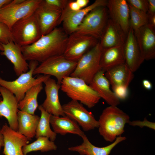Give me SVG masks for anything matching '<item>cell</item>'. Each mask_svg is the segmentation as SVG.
<instances>
[{"label":"cell","instance_id":"35","mask_svg":"<svg viewBox=\"0 0 155 155\" xmlns=\"http://www.w3.org/2000/svg\"><path fill=\"white\" fill-rule=\"evenodd\" d=\"M113 92L117 98L120 100L126 99L128 95V88L118 86L112 88Z\"/></svg>","mask_w":155,"mask_h":155},{"label":"cell","instance_id":"23","mask_svg":"<svg viewBox=\"0 0 155 155\" xmlns=\"http://www.w3.org/2000/svg\"><path fill=\"white\" fill-rule=\"evenodd\" d=\"M82 137L83 142L81 144L69 147L68 150L77 152L81 155H109L116 145L126 139L125 137L120 136L117 137L113 143L108 146L99 147L93 145L86 135Z\"/></svg>","mask_w":155,"mask_h":155},{"label":"cell","instance_id":"6","mask_svg":"<svg viewBox=\"0 0 155 155\" xmlns=\"http://www.w3.org/2000/svg\"><path fill=\"white\" fill-rule=\"evenodd\" d=\"M102 50L99 41L80 59L70 76L81 79L89 85L96 74L101 70L100 61Z\"/></svg>","mask_w":155,"mask_h":155},{"label":"cell","instance_id":"19","mask_svg":"<svg viewBox=\"0 0 155 155\" xmlns=\"http://www.w3.org/2000/svg\"><path fill=\"white\" fill-rule=\"evenodd\" d=\"M123 49L125 63L134 73L143 62L134 31L131 27L123 45Z\"/></svg>","mask_w":155,"mask_h":155},{"label":"cell","instance_id":"41","mask_svg":"<svg viewBox=\"0 0 155 155\" xmlns=\"http://www.w3.org/2000/svg\"><path fill=\"white\" fill-rule=\"evenodd\" d=\"M148 24L152 27L155 28V15H149Z\"/></svg>","mask_w":155,"mask_h":155},{"label":"cell","instance_id":"20","mask_svg":"<svg viewBox=\"0 0 155 155\" xmlns=\"http://www.w3.org/2000/svg\"><path fill=\"white\" fill-rule=\"evenodd\" d=\"M104 73L101 70L98 71L89 85L110 106H117L120 104V100L110 89V84Z\"/></svg>","mask_w":155,"mask_h":155},{"label":"cell","instance_id":"5","mask_svg":"<svg viewBox=\"0 0 155 155\" xmlns=\"http://www.w3.org/2000/svg\"><path fill=\"white\" fill-rule=\"evenodd\" d=\"M11 30L13 42L21 47L33 43L42 36L34 13L17 22Z\"/></svg>","mask_w":155,"mask_h":155},{"label":"cell","instance_id":"13","mask_svg":"<svg viewBox=\"0 0 155 155\" xmlns=\"http://www.w3.org/2000/svg\"><path fill=\"white\" fill-rule=\"evenodd\" d=\"M62 13V11L47 5L42 0L34 12L42 36L50 33L59 24Z\"/></svg>","mask_w":155,"mask_h":155},{"label":"cell","instance_id":"18","mask_svg":"<svg viewBox=\"0 0 155 155\" xmlns=\"http://www.w3.org/2000/svg\"><path fill=\"white\" fill-rule=\"evenodd\" d=\"M44 83L45 85L44 90L46 97L41 105L51 115L58 116H65L58 95L61 85L58 84L55 80L50 78Z\"/></svg>","mask_w":155,"mask_h":155},{"label":"cell","instance_id":"1","mask_svg":"<svg viewBox=\"0 0 155 155\" xmlns=\"http://www.w3.org/2000/svg\"><path fill=\"white\" fill-rule=\"evenodd\" d=\"M69 35L62 28H55L29 45L21 47L26 61L42 63L52 57L63 55Z\"/></svg>","mask_w":155,"mask_h":155},{"label":"cell","instance_id":"10","mask_svg":"<svg viewBox=\"0 0 155 155\" xmlns=\"http://www.w3.org/2000/svg\"><path fill=\"white\" fill-rule=\"evenodd\" d=\"M99 41L92 36L74 32L69 35L63 55L68 60L77 62Z\"/></svg>","mask_w":155,"mask_h":155},{"label":"cell","instance_id":"36","mask_svg":"<svg viewBox=\"0 0 155 155\" xmlns=\"http://www.w3.org/2000/svg\"><path fill=\"white\" fill-rule=\"evenodd\" d=\"M128 123L130 125L133 126H138L141 128L144 127H146L154 130L155 129V123L149 121L147 120L146 117L144 118L143 121L139 120L132 121H130Z\"/></svg>","mask_w":155,"mask_h":155},{"label":"cell","instance_id":"39","mask_svg":"<svg viewBox=\"0 0 155 155\" xmlns=\"http://www.w3.org/2000/svg\"><path fill=\"white\" fill-rule=\"evenodd\" d=\"M142 84L145 89L148 90H150L152 88V83L149 80L144 79L142 81Z\"/></svg>","mask_w":155,"mask_h":155},{"label":"cell","instance_id":"27","mask_svg":"<svg viewBox=\"0 0 155 155\" xmlns=\"http://www.w3.org/2000/svg\"><path fill=\"white\" fill-rule=\"evenodd\" d=\"M40 117L19 110L18 112V131L29 140L36 135V131Z\"/></svg>","mask_w":155,"mask_h":155},{"label":"cell","instance_id":"42","mask_svg":"<svg viewBox=\"0 0 155 155\" xmlns=\"http://www.w3.org/2000/svg\"><path fill=\"white\" fill-rule=\"evenodd\" d=\"M4 145V141L3 135L1 131V128L0 124V151L1 148L3 147Z\"/></svg>","mask_w":155,"mask_h":155},{"label":"cell","instance_id":"28","mask_svg":"<svg viewBox=\"0 0 155 155\" xmlns=\"http://www.w3.org/2000/svg\"><path fill=\"white\" fill-rule=\"evenodd\" d=\"M42 83L38 84L31 87L26 93L23 99L18 102L19 110L31 115L38 107L37 97L43 89Z\"/></svg>","mask_w":155,"mask_h":155},{"label":"cell","instance_id":"8","mask_svg":"<svg viewBox=\"0 0 155 155\" xmlns=\"http://www.w3.org/2000/svg\"><path fill=\"white\" fill-rule=\"evenodd\" d=\"M42 0H24L20 3L12 0L0 9V22L11 30L13 25L20 19L33 13Z\"/></svg>","mask_w":155,"mask_h":155},{"label":"cell","instance_id":"2","mask_svg":"<svg viewBox=\"0 0 155 155\" xmlns=\"http://www.w3.org/2000/svg\"><path fill=\"white\" fill-rule=\"evenodd\" d=\"M129 115L116 106H110L103 111L99 120L98 131L106 141L113 142L124 132Z\"/></svg>","mask_w":155,"mask_h":155},{"label":"cell","instance_id":"31","mask_svg":"<svg viewBox=\"0 0 155 155\" xmlns=\"http://www.w3.org/2000/svg\"><path fill=\"white\" fill-rule=\"evenodd\" d=\"M128 5L129 9L130 26L134 32L148 24L149 15L147 13L137 9Z\"/></svg>","mask_w":155,"mask_h":155},{"label":"cell","instance_id":"29","mask_svg":"<svg viewBox=\"0 0 155 155\" xmlns=\"http://www.w3.org/2000/svg\"><path fill=\"white\" fill-rule=\"evenodd\" d=\"M38 108L41 112V115L35 137L36 139L41 136L45 137L54 142L56 139L57 134L51 130L50 127V120L51 115L47 112L41 105Z\"/></svg>","mask_w":155,"mask_h":155},{"label":"cell","instance_id":"25","mask_svg":"<svg viewBox=\"0 0 155 155\" xmlns=\"http://www.w3.org/2000/svg\"><path fill=\"white\" fill-rule=\"evenodd\" d=\"M50 122L53 131L56 134L64 135L71 133L81 137L85 135L78 124L66 115L58 116L51 115Z\"/></svg>","mask_w":155,"mask_h":155},{"label":"cell","instance_id":"34","mask_svg":"<svg viewBox=\"0 0 155 155\" xmlns=\"http://www.w3.org/2000/svg\"><path fill=\"white\" fill-rule=\"evenodd\" d=\"M43 1L47 5L62 11L66 7L69 1L67 0H43Z\"/></svg>","mask_w":155,"mask_h":155},{"label":"cell","instance_id":"17","mask_svg":"<svg viewBox=\"0 0 155 155\" xmlns=\"http://www.w3.org/2000/svg\"><path fill=\"white\" fill-rule=\"evenodd\" d=\"M4 141L3 153L4 155H24L23 147L29 140L18 131L11 129L7 123L1 128Z\"/></svg>","mask_w":155,"mask_h":155},{"label":"cell","instance_id":"11","mask_svg":"<svg viewBox=\"0 0 155 155\" xmlns=\"http://www.w3.org/2000/svg\"><path fill=\"white\" fill-rule=\"evenodd\" d=\"M65 115L75 121L85 131L94 129L99 127V122L91 112L82 104L71 100L62 105Z\"/></svg>","mask_w":155,"mask_h":155},{"label":"cell","instance_id":"7","mask_svg":"<svg viewBox=\"0 0 155 155\" xmlns=\"http://www.w3.org/2000/svg\"><path fill=\"white\" fill-rule=\"evenodd\" d=\"M77 62L67 59L63 55H55L41 63L34 70L33 75L42 74L52 75L61 85L63 78L70 76L75 69Z\"/></svg>","mask_w":155,"mask_h":155},{"label":"cell","instance_id":"14","mask_svg":"<svg viewBox=\"0 0 155 155\" xmlns=\"http://www.w3.org/2000/svg\"><path fill=\"white\" fill-rule=\"evenodd\" d=\"M0 118L5 117L9 126L18 131V102L14 95L5 88L0 86Z\"/></svg>","mask_w":155,"mask_h":155},{"label":"cell","instance_id":"33","mask_svg":"<svg viewBox=\"0 0 155 155\" xmlns=\"http://www.w3.org/2000/svg\"><path fill=\"white\" fill-rule=\"evenodd\" d=\"M127 3L135 9L147 13L148 11V0H127Z\"/></svg>","mask_w":155,"mask_h":155},{"label":"cell","instance_id":"38","mask_svg":"<svg viewBox=\"0 0 155 155\" xmlns=\"http://www.w3.org/2000/svg\"><path fill=\"white\" fill-rule=\"evenodd\" d=\"M67 7L70 10L72 11H77L81 9L76 1H69Z\"/></svg>","mask_w":155,"mask_h":155},{"label":"cell","instance_id":"26","mask_svg":"<svg viewBox=\"0 0 155 155\" xmlns=\"http://www.w3.org/2000/svg\"><path fill=\"white\" fill-rule=\"evenodd\" d=\"M125 62L123 45L102 50L100 59V66L101 70L105 72Z\"/></svg>","mask_w":155,"mask_h":155},{"label":"cell","instance_id":"22","mask_svg":"<svg viewBox=\"0 0 155 155\" xmlns=\"http://www.w3.org/2000/svg\"><path fill=\"white\" fill-rule=\"evenodd\" d=\"M127 35L118 26L109 18L99 40L102 49L123 45Z\"/></svg>","mask_w":155,"mask_h":155},{"label":"cell","instance_id":"40","mask_svg":"<svg viewBox=\"0 0 155 155\" xmlns=\"http://www.w3.org/2000/svg\"><path fill=\"white\" fill-rule=\"evenodd\" d=\"M75 1L81 9L87 7L90 2L89 0H76Z\"/></svg>","mask_w":155,"mask_h":155},{"label":"cell","instance_id":"9","mask_svg":"<svg viewBox=\"0 0 155 155\" xmlns=\"http://www.w3.org/2000/svg\"><path fill=\"white\" fill-rule=\"evenodd\" d=\"M108 19L106 7H97L85 16L75 32L92 36L100 40Z\"/></svg>","mask_w":155,"mask_h":155},{"label":"cell","instance_id":"4","mask_svg":"<svg viewBox=\"0 0 155 155\" xmlns=\"http://www.w3.org/2000/svg\"><path fill=\"white\" fill-rule=\"evenodd\" d=\"M38 62L30 61L29 70L21 74L16 79L8 81L0 77V86L3 87L13 94L19 102L24 97L26 92L33 86L44 82L51 76L39 75L36 78L33 77L34 70L38 65Z\"/></svg>","mask_w":155,"mask_h":155},{"label":"cell","instance_id":"43","mask_svg":"<svg viewBox=\"0 0 155 155\" xmlns=\"http://www.w3.org/2000/svg\"><path fill=\"white\" fill-rule=\"evenodd\" d=\"M11 0H0V9L4 5L10 3Z\"/></svg>","mask_w":155,"mask_h":155},{"label":"cell","instance_id":"32","mask_svg":"<svg viewBox=\"0 0 155 155\" xmlns=\"http://www.w3.org/2000/svg\"><path fill=\"white\" fill-rule=\"evenodd\" d=\"M13 41L11 30L5 24L0 22V44H6Z\"/></svg>","mask_w":155,"mask_h":155},{"label":"cell","instance_id":"37","mask_svg":"<svg viewBox=\"0 0 155 155\" xmlns=\"http://www.w3.org/2000/svg\"><path fill=\"white\" fill-rule=\"evenodd\" d=\"M148 11L147 14L149 15H155V0H148Z\"/></svg>","mask_w":155,"mask_h":155},{"label":"cell","instance_id":"12","mask_svg":"<svg viewBox=\"0 0 155 155\" xmlns=\"http://www.w3.org/2000/svg\"><path fill=\"white\" fill-rule=\"evenodd\" d=\"M108 0H96L91 4L77 11L70 10L67 6L62 11L59 24L68 35L75 32L85 16L90 11L99 7H106Z\"/></svg>","mask_w":155,"mask_h":155},{"label":"cell","instance_id":"16","mask_svg":"<svg viewBox=\"0 0 155 155\" xmlns=\"http://www.w3.org/2000/svg\"><path fill=\"white\" fill-rule=\"evenodd\" d=\"M109 17L127 35L130 26L129 9L126 0H109L106 5Z\"/></svg>","mask_w":155,"mask_h":155},{"label":"cell","instance_id":"15","mask_svg":"<svg viewBox=\"0 0 155 155\" xmlns=\"http://www.w3.org/2000/svg\"><path fill=\"white\" fill-rule=\"evenodd\" d=\"M143 62L155 57V28L148 24L134 32Z\"/></svg>","mask_w":155,"mask_h":155},{"label":"cell","instance_id":"3","mask_svg":"<svg viewBox=\"0 0 155 155\" xmlns=\"http://www.w3.org/2000/svg\"><path fill=\"white\" fill-rule=\"evenodd\" d=\"M60 85L61 90L71 100L80 102L88 108L94 106L101 98L97 93L81 79L65 77Z\"/></svg>","mask_w":155,"mask_h":155},{"label":"cell","instance_id":"21","mask_svg":"<svg viewBox=\"0 0 155 155\" xmlns=\"http://www.w3.org/2000/svg\"><path fill=\"white\" fill-rule=\"evenodd\" d=\"M0 44L3 48L1 55L5 56L12 63L16 75L19 76L26 72L29 69V65L22 53L21 47L13 41Z\"/></svg>","mask_w":155,"mask_h":155},{"label":"cell","instance_id":"24","mask_svg":"<svg viewBox=\"0 0 155 155\" xmlns=\"http://www.w3.org/2000/svg\"><path fill=\"white\" fill-rule=\"evenodd\" d=\"M104 75L112 88L118 86L128 88L134 77L133 72L125 63L108 70Z\"/></svg>","mask_w":155,"mask_h":155},{"label":"cell","instance_id":"30","mask_svg":"<svg viewBox=\"0 0 155 155\" xmlns=\"http://www.w3.org/2000/svg\"><path fill=\"white\" fill-rule=\"evenodd\" d=\"M57 147L53 142L45 137L41 136L32 143L24 146L22 151L24 155L32 152L40 151L42 152L55 150Z\"/></svg>","mask_w":155,"mask_h":155},{"label":"cell","instance_id":"44","mask_svg":"<svg viewBox=\"0 0 155 155\" xmlns=\"http://www.w3.org/2000/svg\"><path fill=\"white\" fill-rule=\"evenodd\" d=\"M0 50L2 51H3V48L2 45L0 44Z\"/></svg>","mask_w":155,"mask_h":155}]
</instances>
